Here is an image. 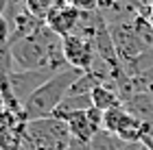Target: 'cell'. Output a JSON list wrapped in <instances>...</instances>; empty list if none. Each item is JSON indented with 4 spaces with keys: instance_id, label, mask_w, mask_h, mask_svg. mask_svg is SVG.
<instances>
[{
    "instance_id": "1",
    "label": "cell",
    "mask_w": 153,
    "mask_h": 150,
    "mask_svg": "<svg viewBox=\"0 0 153 150\" xmlns=\"http://www.w3.org/2000/svg\"><path fill=\"white\" fill-rule=\"evenodd\" d=\"M81 74H83L81 70L66 67V70L55 74L46 85H42L39 89L24 102V118H26V122L51 118V115L57 111V107L61 105V100L68 96L70 87L74 85V80L79 78Z\"/></svg>"
},
{
    "instance_id": "2",
    "label": "cell",
    "mask_w": 153,
    "mask_h": 150,
    "mask_svg": "<svg viewBox=\"0 0 153 150\" xmlns=\"http://www.w3.org/2000/svg\"><path fill=\"white\" fill-rule=\"evenodd\" d=\"M70 144L72 135L66 122L57 115H51V118L26 122L20 150H68Z\"/></svg>"
},
{
    "instance_id": "3",
    "label": "cell",
    "mask_w": 153,
    "mask_h": 150,
    "mask_svg": "<svg viewBox=\"0 0 153 150\" xmlns=\"http://www.w3.org/2000/svg\"><path fill=\"white\" fill-rule=\"evenodd\" d=\"M107 26H109V33H112L118 59L123 63V70L129 76H138V63H140V59L144 57V52L149 48L144 46V42L136 33L131 22H112Z\"/></svg>"
},
{
    "instance_id": "4",
    "label": "cell",
    "mask_w": 153,
    "mask_h": 150,
    "mask_svg": "<svg viewBox=\"0 0 153 150\" xmlns=\"http://www.w3.org/2000/svg\"><path fill=\"white\" fill-rule=\"evenodd\" d=\"M144 126L147 124H142L140 120H136L123 105L105 111V120H103V131L118 135V137L123 141H127V144H140L142 135H144Z\"/></svg>"
},
{
    "instance_id": "5",
    "label": "cell",
    "mask_w": 153,
    "mask_h": 150,
    "mask_svg": "<svg viewBox=\"0 0 153 150\" xmlns=\"http://www.w3.org/2000/svg\"><path fill=\"white\" fill-rule=\"evenodd\" d=\"M64 70H66V67H64ZM57 72H61V67H39V70L13 72L11 76L7 78V83H9L13 96L22 102V107H24V102L29 100L42 85H46Z\"/></svg>"
},
{
    "instance_id": "6",
    "label": "cell",
    "mask_w": 153,
    "mask_h": 150,
    "mask_svg": "<svg viewBox=\"0 0 153 150\" xmlns=\"http://www.w3.org/2000/svg\"><path fill=\"white\" fill-rule=\"evenodd\" d=\"M64 59L70 67L81 72H92L96 61H99L92 39H85L79 35L64 37Z\"/></svg>"
},
{
    "instance_id": "7",
    "label": "cell",
    "mask_w": 153,
    "mask_h": 150,
    "mask_svg": "<svg viewBox=\"0 0 153 150\" xmlns=\"http://www.w3.org/2000/svg\"><path fill=\"white\" fill-rule=\"evenodd\" d=\"M79 22H81V13L76 11V9H72V7H68V4L55 9L51 15L46 18V26H48L53 33H57L61 39L74 35Z\"/></svg>"
},
{
    "instance_id": "8",
    "label": "cell",
    "mask_w": 153,
    "mask_h": 150,
    "mask_svg": "<svg viewBox=\"0 0 153 150\" xmlns=\"http://www.w3.org/2000/svg\"><path fill=\"white\" fill-rule=\"evenodd\" d=\"M123 107L127 109L136 120H140L142 124H153V94L142 89L140 85H138V91L134 96L123 102Z\"/></svg>"
},
{
    "instance_id": "9",
    "label": "cell",
    "mask_w": 153,
    "mask_h": 150,
    "mask_svg": "<svg viewBox=\"0 0 153 150\" xmlns=\"http://www.w3.org/2000/svg\"><path fill=\"white\" fill-rule=\"evenodd\" d=\"M57 118H61L66 122V126H68V131H70L72 139L81 141V144H90L92 137L96 135V131L92 128V124H90V120H88V111H74V113L57 115Z\"/></svg>"
},
{
    "instance_id": "10",
    "label": "cell",
    "mask_w": 153,
    "mask_h": 150,
    "mask_svg": "<svg viewBox=\"0 0 153 150\" xmlns=\"http://www.w3.org/2000/svg\"><path fill=\"white\" fill-rule=\"evenodd\" d=\"M92 105H94V109H99V111L105 113V111H109V109H114V107H120L123 100H120V96H118L116 87L112 83H103L99 87H94Z\"/></svg>"
},
{
    "instance_id": "11",
    "label": "cell",
    "mask_w": 153,
    "mask_h": 150,
    "mask_svg": "<svg viewBox=\"0 0 153 150\" xmlns=\"http://www.w3.org/2000/svg\"><path fill=\"white\" fill-rule=\"evenodd\" d=\"M64 4H66V0H22V9L31 18L39 20V22H46V18Z\"/></svg>"
},
{
    "instance_id": "12",
    "label": "cell",
    "mask_w": 153,
    "mask_h": 150,
    "mask_svg": "<svg viewBox=\"0 0 153 150\" xmlns=\"http://www.w3.org/2000/svg\"><path fill=\"white\" fill-rule=\"evenodd\" d=\"M92 94H68L61 100V105L57 107V111L53 115H66V113H74V111H88L92 109Z\"/></svg>"
},
{
    "instance_id": "13",
    "label": "cell",
    "mask_w": 153,
    "mask_h": 150,
    "mask_svg": "<svg viewBox=\"0 0 153 150\" xmlns=\"http://www.w3.org/2000/svg\"><path fill=\"white\" fill-rule=\"evenodd\" d=\"M125 148H127V141H123L118 135L107 131L96 133L90 141V150H125Z\"/></svg>"
},
{
    "instance_id": "14",
    "label": "cell",
    "mask_w": 153,
    "mask_h": 150,
    "mask_svg": "<svg viewBox=\"0 0 153 150\" xmlns=\"http://www.w3.org/2000/svg\"><path fill=\"white\" fill-rule=\"evenodd\" d=\"M22 135H24V126L0 133V150H20L22 148Z\"/></svg>"
},
{
    "instance_id": "15",
    "label": "cell",
    "mask_w": 153,
    "mask_h": 150,
    "mask_svg": "<svg viewBox=\"0 0 153 150\" xmlns=\"http://www.w3.org/2000/svg\"><path fill=\"white\" fill-rule=\"evenodd\" d=\"M13 74V57H11V46L9 42L0 44V83H4Z\"/></svg>"
},
{
    "instance_id": "16",
    "label": "cell",
    "mask_w": 153,
    "mask_h": 150,
    "mask_svg": "<svg viewBox=\"0 0 153 150\" xmlns=\"http://www.w3.org/2000/svg\"><path fill=\"white\" fill-rule=\"evenodd\" d=\"M68 7L76 9L79 13H94L101 11V0H66Z\"/></svg>"
},
{
    "instance_id": "17",
    "label": "cell",
    "mask_w": 153,
    "mask_h": 150,
    "mask_svg": "<svg viewBox=\"0 0 153 150\" xmlns=\"http://www.w3.org/2000/svg\"><path fill=\"white\" fill-rule=\"evenodd\" d=\"M88 120H90V124H92V128L96 133H101L103 131V120H105V113L99 111V109H88Z\"/></svg>"
},
{
    "instance_id": "18",
    "label": "cell",
    "mask_w": 153,
    "mask_h": 150,
    "mask_svg": "<svg viewBox=\"0 0 153 150\" xmlns=\"http://www.w3.org/2000/svg\"><path fill=\"white\" fill-rule=\"evenodd\" d=\"M138 80V85L142 87V89H147V91H153V67H149L147 72H142L140 76H134Z\"/></svg>"
},
{
    "instance_id": "19",
    "label": "cell",
    "mask_w": 153,
    "mask_h": 150,
    "mask_svg": "<svg viewBox=\"0 0 153 150\" xmlns=\"http://www.w3.org/2000/svg\"><path fill=\"white\" fill-rule=\"evenodd\" d=\"M11 39V22L7 15H0V44H7Z\"/></svg>"
},
{
    "instance_id": "20",
    "label": "cell",
    "mask_w": 153,
    "mask_h": 150,
    "mask_svg": "<svg viewBox=\"0 0 153 150\" xmlns=\"http://www.w3.org/2000/svg\"><path fill=\"white\" fill-rule=\"evenodd\" d=\"M142 15L147 18V20H149V24L153 26V7H149V9H144V11H142Z\"/></svg>"
},
{
    "instance_id": "21",
    "label": "cell",
    "mask_w": 153,
    "mask_h": 150,
    "mask_svg": "<svg viewBox=\"0 0 153 150\" xmlns=\"http://www.w3.org/2000/svg\"><path fill=\"white\" fill-rule=\"evenodd\" d=\"M114 2H116V0H101V11H103V9H109Z\"/></svg>"
},
{
    "instance_id": "22",
    "label": "cell",
    "mask_w": 153,
    "mask_h": 150,
    "mask_svg": "<svg viewBox=\"0 0 153 150\" xmlns=\"http://www.w3.org/2000/svg\"><path fill=\"white\" fill-rule=\"evenodd\" d=\"M125 150H138V144H127V148Z\"/></svg>"
},
{
    "instance_id": "23",
    "label": "cell",
    "mask_w": 153,
    "mask_h": 150,
    "mask_svg": "<svg viewBox=\"0 0 153 150\" xmlns=\"http://www.w3.org/2000/svg\"><path fill=\"white\" fill-rule=\"evenodd\" d=\"M138 150H149V148H147V146H144L142 141H140V144H138Z\"/></svg>"
}]
</instances>
